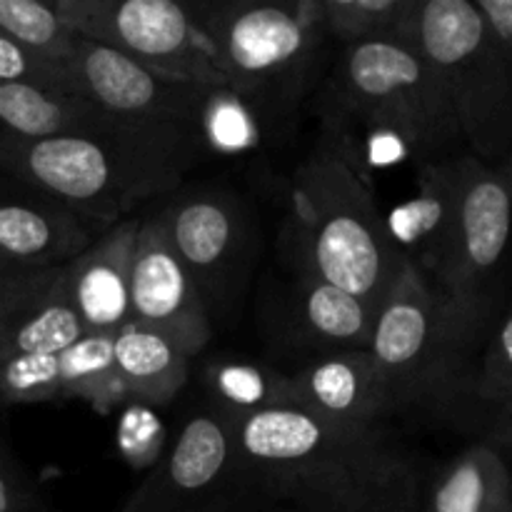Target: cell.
Here are the masks:
<instances>
[{
    "label": "cell",
    "instance_id": "cell-1",
    "mask_svg": "<svg viewBox=\"0 0 512 512\" xmlns=\"http://www.w3.org/2000/svg\"><path fill=\"white\" fill-rule=\"evenodd\" d=\"M260 498L308 512H420L423 480L413 455L383 425H348L303 408L233 420Z\"/></svg>",
    "mask_w": 512,
    "mask_h": 512
},
{
    "label": "cell",
    "instance_id": "cell-28",
    "mask_svg": "<svg viewBox=\"0 0 512 512\" xmlns=\"http://www.w3.org/2000/svg\"><path fill=\"white\" fill-rule=\"evenodd\" d=\"M0 85H28L53 95H75L68 73L40 63L5 35H0Z\"/></svg>",
    "mask_w": 512,
    "mask_h": 512
},
{
    "label": "cell",
    "instance_id": "cell-16",
    "mask_svg": "<svg viewBox=\"0 0 512 512\" xmlns=\"http://www.w3.org/2000/svg\"><path fill=\"white\" fill-rule=\"evenodd\" d=\"M140 220L125 218L65 265L70 298L85 333L115 335L130 323V270Z\"/></svg>",
    "mask_w": 512,
    "mask_h": 512
},
{
    "label": "cell",
    "instance_id": "cell-10",
    "mask_svg": "<svg viewBox=\"0 0 512 512\" xmlns=\"http://www.w3.org/2000/svg\"><path fill=\"white\" fill-rule=\"evenodd\" d=\"M50 8L85 43L115 50L160 78L225 90L208 40L195 23L193 5L175 0H50Z\"/></svg>",
    "mask_w": 512,
    "mask_h": 512
},
{
    "label": "cell",
    "instance_id": "cell-25",
    "mask_svg": "<svg viewBox=\"0 0 512 512\" xmlns=\"http://www.w3.org/2000/svg\"><path fill=\"white\" fill-rule=\"evenodd\" d=\"M0 35L38 58L40 63L70 75L83 40L40 0H0Z\"/></svg>",
    "mask_w": 512,
    "mask_h": 512
},
{
    "label": "cell",
    "instance_id": "cell-11",
    "mask_svg": "<svg viewBox=\"0 0 512 512\" xmlns=\"http://www.w3.org/2000/svg\"><path fill=\"white\" fill-rule=\"evenodd\" d=\"M260 500L233 425L215 410L185 420L120 512H248Z\"/></svg>",
    "mask_w": 512,
    "mask_h": 512
},
{
    "label": "cell",
    "instance_id": "cell-30",
    "mask_svg": "<svg viewBox=\"0 0 512 512\" xmlns=\"http://www.w3.org/2000/svg\"><path fill=\"white\" fill-rule=\"evenodd\" d=\"M13 270H15V268H13V265H10V263H8V260H5V258H3V255H0V283H3V280H5V278H8V275H10V273H13Z\"/></svg>",
    "mask_w": 512,
    "mask_h": 512
},
{
    "label": "cell",
    "instance_id": "cell-7",
    "mask_svg": "<svg viewBox=\"0 0 512 512\" xmlns=\"http://www.w3.org/2000/svg\"><path fill=\"white\" fill-rule=\"evenodd\" d=\"M315 110L343 138L358 128L388 135L418 165L448 158L460 140L443 83L405 40L343 48Z\"/></svg>",
    "mask_w": 512,
    "mask_h": 512
},
{
    "label": "cell",
    "instance_id": "cell-24",
    "mask_svg": "<svg viewBox=\"0 0 512 512\" xmlns=\"http://www.w3.org/2000/svg\"><path fill=\"white\" fill-rule=\"evenodd\" d=\"M328 43L343 48L405 40L413 0H315Z\"/></svg>",
    "mask_w": 512,
    "mask_h": 512
},
{
    "label": "cell",
    "instance_id": "cell-26",
    "mask_svg": "<svg viewBox=\"0 0 512 512\" xmlns=\"http://www.w3.org/2000/svg\"><path fill=\"white\" fill-rule=\"evenodd\" d=\"M215 413L230 423L243 415L273 408H298L290 375L245 363H215L208 373Z\"/></svg>",
    "mask_w": 512,
    "mask_h": 512
},
{
    "label": "cell",
    "instance_id": "cell-12",
    "mask_svg": "<svg viewBox=\"0 0 512 512\" xmlns=\"http://www.w3.org/2000/svg\"><path fill=\"white\" fill-rule=\"evenodd\" d=\"M155 220L193 280L210 320L213 308L228 310L243 290L253 260V225L240 200L223 190H190L170 200Z\"/></svg>",
    "mask_w": 512,
    "mask_h": 512
},
{
    "label": "cell",
    "instance_id": "cell-8",
    "mask_svg": "<svg viewBox=\"0 0 512 512\" xmlns=\"http://www.w3.org/2000/svg\"><path fill=\"white\" fill-rule=\"evenodd\" d=\"M70 80L75 95L98 110L118 143L175 180L208 150L215 90L160 78L85 40L70 65Z\"/></svg>",
    "mask_w": 512,
    "mask_h": 512
},
{
    "label": "cell",
    "instance_id": "cell-5",
    "mask_svg": "<svg viewBox=\"0 0 512 512\" xmlns=\"http://www.w3.org/2000/svg\"><path fill=\"white\" fill-rule=\"evenodd\" d=\"M405 43L448 93L460 138L483 163L512 148V0H413Z\"/></svg>",
    "mask_w": 512,
    "mask_h": 512
},
{
    "label": "cell",
    "instance_id": "cell-27",
    "mask_svg": "<svg viewBox=\"0 0 512 512\" xmlns=\"http://www.w3.org/2000/svg\"><path fill=\"white\" fill-rule=\"evenodd\" d=\"M63 400L58 353L0 360V405H35Z\"/></svg>",
    "mask_w": 512,
    "mask_h": 512
},
{
    "label": "cell",
    "instance_id": "cell-20",
    "mask_svg": "<svg viewBox=\"0 0 512 512\" xmlns=\"http://www.w3.org/2000/svg\"><path fill=\"white\" fill-rule=\"evenodd\" d=\"M420 512H512L508 458L485 443L468 445L438 470Z\"/></svg>",
    "mask_w": 512,
    "mask_h": 512
},
{
    "label": "cell",
    "instance_id": "cell-18",
    "mask_svg": "<svg viewBox=\"0 0 512 512\" xmlns=\"http://www.w3.org/2000/svg\"><path fill=\"white\" fill-rule=\"evenodd\" d=\"M295 273L288 298V320L303 343L318 348L368 350L375 313L355 295L325 283L320 275L303 265L290 263Z\"/></svg>",
    "mask_w": 512,
    "mask_h": 512
},
{
    "label": "cell",
    "instance_id": "cell-21",
    "mask_svg": "<svg viewBox=\"0 0 512 512\" xmlns=\"http://www.w3.org/2000/svg\"><path fill=\"white\" fill-rule=\"evenodd\" d=\"M50 135H93L115 140L98 110L78 95L70 98L28 85H0V143Z\"/></svg>",
    "mask_w": 512,
    "mask_h": 512
},
{
    "label": "cell",
    "instance_id": "cell-15",
    "mask_svg": "<svg viewBox=\"0 0 512 512\" xmlns=\"http://www.w3.org/2000/svg\"><path fill=\"white\" fill-rule=\"evenodd\" d=\"M85 335L68 270H13L0 283V360L53 355Z\"/></svg>",
    "mask_w": 512,
    "mask_h": 512
},
{
    "label": "cell",
    "instance_id": "cell-17",
    "mask_svg": "<svg viewBox=\"0 0 512 512\" xmlns=\"http://www.w3.org/2000/svg\"><path fill=\"white\" fill-rule=\"evenodd\" d=\"M298 408L348 425H380L390 418L383 380L370 350H340L290 375Z\"/></svg>",
    "mask_w": 512,
    "mask_h": 512
},
{
    "label": "cell",
    "instance_id": "cell-22",
    "mask_svg": "<svg viewBox=\"0 0 512 512\" xmlns=\"http://www.w3.org/2000/svg\"><path fill=\"white\" fill-rule=\"evenodd\" d=\"M115 365L128 398L168 405L190 378V363L158 333L128 323L113 338Z\"/></svg>",
    "mask_w": 512,
    "mask_h": 512
},
{
    "label": "cell",
    "instance_id": "cell-6",
    "mask_svg": "<svg viewBox=\"0 0 512 512\" xmlns=\"http://www.w3.org/2000/svg\"><path fill=\"white\" fill-rule=\"evenodd\" d=\"M228 93L270 128L288 123L313 90L328 38L315 0H225L193 5Z\"/></svg>",
    "mask_w": 512,
    "mask_h": 512
},
{
    "label": "cell",
    "instance_id": "cell-9",
    "mask_svg": "<svg viewBox=\"0 0 512 512\" xmlns=\"http://www.w3.org/2000/svg\"><path fill=\"white\" fill-rule=\"evenodd\" d=\"M0 173L53 195L95 238L128 218L138 203L178 185L123 143L93 135L0 143Z\"/></svg>",
    "mask_w": 512,
    "mask_h": 512
},
{
    "label": "cell",
    "instance_id": "cell-14",
    "mask_svg": "<svg viewBox=\"0 0 512 512\" xmlns=\"http://www.w3.org/2000/svg\"><path fill=\"white\" fill-rule=\"evenodd\" d=\"M93 240V230L60 200L0 173V255L15 270L63 268Z\"/></svg>",
    "mask_w": 512,
    "mask_h": 512
},
{
    "label": "cell",
    "instance_id": "cell-4",
    "mask_svg": "<svg viewBox=\"0 0 512 512\" xmlns=\"http://www.w3.org/2000/svg\"><path fill=\"white\" fill-rule=\"evenodd\" d=\"M498 313L455 303L405 260L368 345L390 415H423L465 433L470 375Z\"/></svg>",
    "mask_w": 512,
    "mask_h": 512
},
{
    "label": "cell",
    "instance_id": "cell-2",
    "mask_svg": "<svg viewBox=\"0 0 512 512\" xmlns=\"http://www.w3.org/2000/svg\"><path fill=\"white\" fill-rule=\"evenodd\" d=\"M508 163L448 155L418 165V193L388 220L405 260L450 300L493 315L508 303Z\"/></svg>",
    "mask_w": 512,
    "mask_h": 512
},
{
    "label": "cell",
    "instance_id": "cell-13",
    "mask_svg": "<svg viewBox=\"0 0 512 512\" xmlns=\"http://www.w3.org/2000/svg\"><path fill=\"white\" fill-rule=\"evenodd\" d=\"M130 323L158 333L188 360L213 338V320L160 223L140 220L130 270Z\"/></svg>",
    "mask_w": 512,
    "mask_h": 512
},
{
    "label": "cell",
    "instance_id": "cell-3",
    "mask_svg": "<svg viewBox=\"0 0 512 512\" xmlns=\"http://www.w3.org/2000/svg\"><path fill=\"white\" fill-rule=\"evenodd\" d=\"M288 263L303 265L373 313L405 265L388 218L365 183L355 150L320 125L315 148L293 178Z\"/></svg>",
    "mask_w": 512,
    "mask_h": 512
},
{
    "label": "cell",
    "instance_id": "cell-19",
    "mask_svg": "<svg viewBox=\"0 0 512 512\" xmlns=\"http://www.w3.org/2000/svg\"><path fill=\"white\" fill-rule=\"evenodd\" d=\"M465 433L508 455L512 438V315L500 308L483 340L465 403Z\"/></svg>",
    "mask_w": 512,
    "mask_h": 512
},
{
    "label": "cell",
    "instance_id": "cell-29",
    "mask_svg": "<svg viewBox=\"0 0 512 512\" xmlns=\"http://www.w3.org/2000/svg\"><path fill=\"white\" fill-rule=\"evenodd\" d=\"M38 490L0 430V512H33Z\"/></svg>",
    "mask_w": 512,
    "mask_h": 512
},
{
    "label": "cell",
    "instance_id": "cell-23",
    "mask_svg": "<svg viewBox=\"0 0 512 512\" xmlns=\"http://www.w3.org/2000/svg\"><path fill=\"white\" fill-rule=\"evenodd\" d=\"M113 338L115 335L108 333H85L73 345L60 350L58 368L63 400H83L100 413H110L115 405L128 400L115 365Z\"/></svg>",
    "mask_w": 512,
    "mask_h": 512
}]
</instances>
